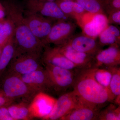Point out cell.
<instances>
[{"mask_svg":"<svg viewBox=\"0 0 120 120\" xmlns=\"http://www.w3.org/2000/svg\"><path fill=\"white\" fill-rule=\"evenodd\" d=\"M76 27L77 24L71 20L56 21L43 43L45 45L53 44L57 46L64 45L74 35Z\"/></svg>","mask_w":120,"mask_h":120,"instance_id":"5","label":"cell"},{"mask_svg":"<svg viewBox=\"0 0 120 120\" xmlns=\"http://www.w3.org/2000/svg\"><path fill=\"white\" fill-rule=\"evenodd\" d=\"M66 43L77 51L94 57L102 49L97 38L89 37L83 33L74 35Z\"/></svg>","mask_w":120,"mask_h":120,"instance_id":"13","label":"cell"},{"mask_svg":"<svg viewBox=\"0 0 120 120\" xmlns=\"http://www.w3.org/2000/svg\"><path fill=\"white\" fill-rule=\"evenodd\" d=\"M94 67L109 68L120 66V45H112L105 49H101L94 56Z\"/></svg>","mask_w":120,"mask_h":120,"instance_id":"14","label":"cell"},{"mask_svg":"<svg viewBox=\"0 0 120 120\" xmlns=\"http://www.w3.org/2000/svg\"><path fill=\"white\" fill-rule=\"evenodd\" d=\"M112 76V72L109 69L96 68L94 72L95 79L99 84L106 89L109 93V87Z\"/></svg>","mask_w":120,"mask_h":120,"instance_id":"26","label":"cell"},{"mask_svg":"<svg viewBox=\"0 0 120 120\" xmlns=\"http://www.w3.org/2000/svg\"><path fill=\"white\" fill-rule=\"evenodd\" d=\"M42 64L60 67L70 70L79 68L60 52L57 46L52 47L46 45L41 57Z\"/></svg>","mask_w":120,"mask_h":120,"instance_id":"12","label":"cell"},{"mask_svg":"<svg viewBox=\"0 0 120 120\" xmlns=\"http://www.w3.org/2000/svg\"><path fill=\"white\" fill-rule=\"evenodd\" d=\"M56 101L45 93H39L29 105L32 117H40L45 120L52 112Z\"/></svg>","mask_w":120,"mask_h":120,"instance_id":"15","label":"cell"},{"mask_svg":"<svg viewBox=\"0 0 120 120\" xmlns=\"http://www.w3.org/2000/svg\"><path fill=\"white\" fill-rule=\"evenodd\" d=\"M1 52H2V50L0 49V56L1 54Z\"/></svg>","mask_w":120,"mask_h":120,"instance_id":"35","label":"cell"},{"mask_svg":"<svg viewBox=\"0 0 120 120\" xmlns=\"http://www.w3.org/2000/svg\"><path fill=\"white\" fill-rule=\"evenodd\" d=\"M3 5L6 16L14 24L15 52L41 56L45 45L30 30L25 20L23 10L12 3L5 2Z\"/></svg>","mask_w":120,"mask_h":120,"instance_id":"1","label":"cell"},{"mask_svg":"<svg viewBox=\"0 0 120 120\" xmlns=\"http://www.w3.org/2000/svg\"><path fill=\"white\" fill-rule=\"evenodd\" d=\"M107 17L108 24L120 25V10L111 12Z\"/></svg>","mask_w":120,"mask_h":120,"instance_id":"28","label":"cell"},{"mask_svg":"<svg viewBox=\"0 0 120 120\" xmlns=\"http://www.w3.org/2000/svg\"><path fill=\"white\" fill-rule=\"evenodd\" d=\"M96 68L76 69L72 87L79 101L100 108L106 103L112 101L108 91L95 79Z\"/></svg>","mask_w":120,"mask_h":120,"instance_id":"2","label":"cell"},{"mask_svg":"<svg viewBox=\"0 0 120 120\" xmlns=\"http://www.w3.org/2000/svg\"><path fill=\"white\" fill-rule=\"evenodd\" d=\"M3 93H4V92H3V91H2V90H0V95L2 94Z\"/></svg>","mask_w":120,"mask_h":120,"instance_id":"34","label":"cell"},{"mask_svg":"<svg viewBox=\"0 0 120 120\" xmlns=\"http://www.w3.org/2000/svg\"><path fill=\"white\" fill-rule=\"evenodd\" d=\"M79 103V99L73 91L64 94L56 101L52 112L45 120H60L76 107Z\"/></svg>","mask_w":120,"mask_h":120,"instance_id":"11","label":"cell"},{"mask_svg":"<svg viewBox=\"0 0 120 120\" xmlns=\"http://www.w3.org/2000/svg\"><path fill=\"white\" fill-rule=\"evenodd\" d=\"M5 20V19L4 20H0V28L1 27V26H2L4 23V22Z\"/></svg>","mask_w":120,"mask_h":120,"instance_id":"32","label":"cell"},{"mask_svg":"<svg viewBox=\"0 0 120 120\" xmlns=\"http://www.w3.org/2000/svg\"><path fill=\"white\" fill-rule=\"evenodd\" d=\"M98 120H120V105L111 104L99 113Z\"/></svg>","mask_w":120,"mask_h":120,"instance_id":"24","label":"cell"},{"mask_svg":"<svg viewBox=\"0 0 120 120\" xmlns=\"http://www.w3.org/2000/svg\"><path fill=\"white\" fill-rule=\"evenodd\" d=\"M0 120H13L9 113L7 106L0 108Z\"/></svg>","mask_w":120,"mask_h":120,"instance_id":"29","label":"cell"},{"mask_svg":"<svg viewBox=\"0 0 120 120\" xmlns=\"http://www.w3.org/2000/svg\"><path fill=\"white\" fill-rule=\"evenodd\" d=\"M28 105V103L22 102L19 104H11L7 106L13 120H27L32 117Z\"/></svg>","mask_w":120,"mask_h":120,"instance_id":"22","label":"cell"},{"mask_svg":"<svg viewBox=\"0 0 120 120\" xmlns=\"http://www.w3.org/2000/svg\"><path fill=\"white\" fill-rule=\"evenodd\" d=\"M27 7L28 11L38 13L55 22L70 20L54 1L30 0Z\"/></svg>","mask_w":120,"mask_h":120,"instance_id":"9","label":"cell"},{"mask_svg":"<svg viewBox=\"0 0 120 120\" xmlns=\"http://www.w3.org/2000/svg\"><path fill=\"white\" fill-rule=\"evenodd\" d=\"M61 52L79 68H89L94 67V57L77 51L65 43L57 46Z\"/></svg>","mask_w":120,"mask_h":120,"instance_id":"16","label":"cell"},{"mask_svg":"<svg viewBox=\"0 0 120 120\" xmlns=\"http://www.w3.org/2000/svg\"><path fill=\"white\" fill-rule=\"evenodd\" d=\"M98 37L99 44L102 48L105 46H120V30L115 25L109 24Z\"/></svg>","mask_w":120,"mask_h":120,"instance_id":"19","label":"cell"},{"mask_svg":"<svg viewBox=\"0 0 120 120\" xmlns=\"http://www.w3.org/2000/svg\"><path fill=\"white\" fill-rule=\"evenodd\" d=\"M41 57L35 54L15 52L13 58L4 72L19 76L42 68Z\"/></svg>","mask_w":120,"mask_h":120,"instance_id":"4","label":"cell"},{"mask_svg":"<svg viewBox=\"0 0 120 120\" xmlns=\"http://www.w3.org/2000/svg\"><path fill=\"white\" fill-rule=\"evenodd\" d=\"M6 16L5 9L3 4L0 3V20L5 19V17Z\"/></svg>","mask_w":120,"mask_h":120,"instance_id":"31","label":"cell"},{"mask_svg":"<svg viewBox=\"0 0 120 120\" xmlns=\"http://www.w3.org/2000/svg\"><path fill=\"white\" fill-rule=\"evenodd\" d=\"M120 10V0H104L103 11L106 16L114 11Z\"/></svg>","mask_w":120,"mask_h":120,"instance_id":"27","label":"cell"},{"mask_svg":"<svg viewBox=\"0 0 120 120\" xmlns=\"http://www.w3.org/2000/svg\"><path fill=\"white\" fill-rule=\"evenodd\" d=\"M15 34L14 24L10 19L7 17L0 28V49L2 50L5 45L11 39Z\"/></svg>","mask_w":120,"mask_h":120,"instance_id":"23","label":"cell"},{"mask_svg":"<svg viewBox=\"0 0 120 120\" xmlns=\"http://www.w3.org/2000/svg\"><path fill=\"white\" fill-rule=\"evenodd\" d=\"M14 38L5 45L0 56V77L7 69L15 54Z\"/></svg>","mask_w":120,"mask_h":120,"instance_id":"21","label":"cell"},{"mask_svg":"<svg viewBox=\"0 0 120 120\" xmlns=\"http://www.w3.org/2000/svg\"><path fill=\"white\" fill-rule=\"evenodd\" d=\"M82 28L83 34L97 38L109 25L107 16L103 13L86 12L77 23Z\"/></svg>","mask_w":120,"mask_h":120,"instance_id":"8","label":"cell"},{"mask_svg":"<svg viewBox=\"0 0 120 120\" xmlns=\"http://www.w3.org/2000/svg\"><path fill=\"white\" fill-rule=\"evenodd\" d=\"M41 0L44 1H54V2H56V1L57 0Z\"/></svg>","mask_w":120,"mask_h":120,"instance_id":"33","label":"cell"},{"mask_svg":"<svg viewBox=\"0 0 120 120\" xmlns=\"http://www.w3.org/2000/svg\"><path fill=\"white\" fill-rule=\"evenodd\" d=\"M100 110V108L79 101L77 106L60 120H98Z\"/></svg>","mask_w":120,"mask_h":120,"instance_id":"17","label":"cell"},{"mask_svg":"<svg viewBox=\"0 0 120 120\" xmlns=\"http://www.w3.org/2000/svg\"><path fill=\"white\" fill-rule=\"evenodd\" d=\"M24 14L26 23L30 30L43 43L55 21L28 10L24 11Z\"/></svg>","mask_w":120,"mask_h":120,"instance_id":"7","label":"cell"},{"mask_svg":"<svg viewBox=\"0 0 120 120\" xmlns=\"http://www.w3.org/2000/svg\"><path fill=\"white\" fill-rule=\"evenodd\" d=\"M19 76L24 82L38 93L54 92L49 76L44 67Z\"/></svg>","mask_w":120,"mask_h":120,"instance_id":"10","label":"cell"},{"mask_svg":"<svg viewBox=\"0 0 120 120\" xmlns=\"http://www.w3.org/2000/svg\"><path fill=\"white\" fill-rule=\"evenodd\" d=\"M87 12L94 13H103L104 0H75Z\"/></svg>","mask_w":120,"mask_h":120,"instance_id":"25","label":"cell"},{"mask_svg":"<svg viewBox=\"0 0 120 120\" xmlns=\"http://www.w3.org/2000/svg\"><path fill=\"white\" fill-rule=\"evenodd\" d=\"M112 72L109 91L112 102L120 105V68L119 66L107 68Z\"/></svg>","mask_w":120,"mask_h":120,"instance_id":"20","label":"cell"},{"mask_svg":"<svg viewBox=\"0 0 120 120\" xmlns=\"http://www.w3.org/2000/svg\"><path fill=\"white\" fill-rule=\"evenodd\" d=\"M0 90L14 101L19 99L30 103L39 93L22 80L19 75L4 72L0 77Z\"/></svg>","mask_w":120,"mask_h":120,"instance_id":"3","label":"cell"},{"mask_svg":"<svg viewBox=\"0 0 120 120\" xmlns=\"http://www.w3.org/2000/svg\"><path fill=\"white\" fill-rule=\"evenodd\" d=\"M51 81L54 92H64L72 87L75 81V71L60 67L43 65Z\"/></svg>","mask_w":120,"mask_h":120,"instance_id":"6","label":"cell"},{"mask_svg":"<svg viewBox=\"0 0 120 120\" xmlns=\"http://www.w3.org/2000/svg\"><path fill=\"white\" fill-rule=\"evenodd\" d=\"M65 15L70 19L79 22L86 11L75 0H57L56 1Z\"/></svg>","mask_w":120,"mask_h":120,"instance_id":"18","label":"cell"},{"mask_svg":"<svg viewBox=\"0 0 120 120\" xmlns=\"http://www.w3.org/2000/svg\"><path fill=\"white\" fill-rule=\"evenodd\" d=\"M13 102L4 93L0 95V108L4 106H8Z\"/></svg>","mask_w":120,"mask_h":120,"instance_id":"30","label":"cell"}]
</instances>
